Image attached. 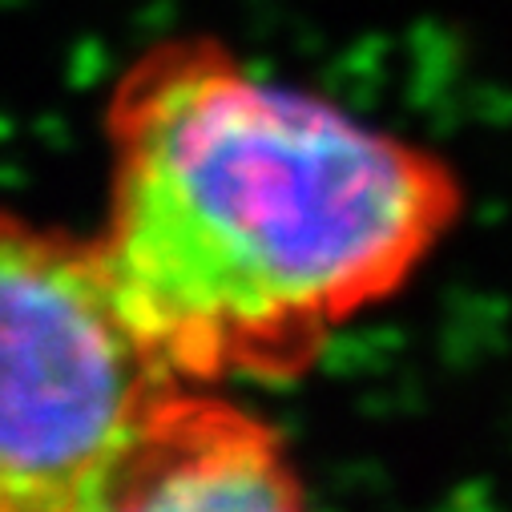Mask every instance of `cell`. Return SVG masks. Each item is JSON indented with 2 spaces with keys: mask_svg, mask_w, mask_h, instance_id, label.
Listing matches in <instances>:
<instances>
[{
  "mask_svg": "<svg viewBox=\"0 0 512 512\" xmlns=\"http://www.w3.org/2000/svg\"><path fill=\"white\" fill-rule=\"evenodd\" d=\"M307 488L283 436L254 412L174 383L125 456L109 512L146 508H303Z\"/></svg>",
  "mask_w": 512,
  "mask_h": 512,
  "instance_id": "obj_3",
  "label": "cell"
},
{
  "mask_svg": "<svg viewBox=\"0 0 512 512\" xmlns=\"http://www.w3.org/2000/svg\"><path fill=\"white\" fill-rule=\"evenodd\" d=\"M174 383L121 319L93 238L0 214V512H109Z\"/></svg>",
  "mask_w": 512,
  "mask_h": 512,
  "instance_id": "obj_2",
  "label": "cell"
},
{
  "mask_svg": "<svg viewBox=\"0 0 512 512\" xmlns=\"http://www.w3.org/2000/svg\"><path fill=\"white\" fill-rule=\"evenodd\" d=\"M113 303L182 383L299 379L452 234L460 178L210 37L142 53L109 93Z\"/></svg>",
  "mask_w": 512,
  "mask_h": 512,
  "instance_id": "obj_1",
  "label": "cell"
}]
</instances>
